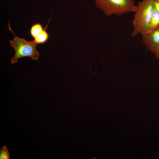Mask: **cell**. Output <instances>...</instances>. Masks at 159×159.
Returning <instances> with one entry per match:
<instances>
[{
	"label": "cell",
	"mask_w": 159,
	"mask_h": 159,
	"mask_svg": "<svg viewBox=\"0 0 159 159\" xmlns=\"http://www.w3.org/2000/svg\"><path fill=\"white\" fill-rule=\"evenodd\" d=\"M154 9L153 0H142L138 2L132 22V37L146 33Z\"/></svg>",
	"instance_id": "obj_1"
},
{
	"label": "cell",
	"mask_w": 159,
	"mask_h": 159,
	"mask_svg": "<svg viewBox=\"0 0 159 159\" xmlns=\"http://www.w3.org/2000/svg\"><path fill=\"white\" fill-rule=\"evenodd\" d=\"M94 2L96 6L107 16L134 12L137 7L134 0H95Z\"/></svg>",
	"instance_id": "obj_2"
},
{
	"label": "cell",
	"mask_w": 159,
	"mask_h": 159,
	"mask_svg": "<svg viewBox=\"0 0 159 159\" xmlns=\"http://www.w3.org/2000/svg\"><path fill=\"white\" fill-rule=\"evenodd\" d=\"M9 29L15 36L13 40L9 41L11 46L15 52V54L11 60V63L13 64L17 62L19 59L23 57H30L35 60L38 59L39 54L36 48L37 44L34 41H27L16 36L10 27L9 22Z\"/></svg>",
	"instance_id": "obj_3"
},
{
	"label": "cell",
	"mask_w": 159,
	"mask_h": 159,
	"mask_svg": "<svg viewBox=\"0 0 159 159\" xmlns=\"http://www.w3.org/2000/svg\"><path fill=\"white\" fill-rule=\"evenodd\" d=\"M142 36V42L146 49L152 52L159 44V26Z\"/></svg>",
	"instance_id": "obj_4"
},
{
	"label": "cell",
	"mask_w": 159,
	"mask_h": 159,
	"mask_svg": "<svg viewBox=\"0 0 159 159\" xmlns=\"http://www.w3.org/2000/svg\"><path fill=\"white\" fill-rule=\"evenodd\" d=\"M159 26V12L154 8L146 33L152 31Z\"/></svg>",
	"instance_id": "obj_5"
},
{
	"label": "cell",
	"mask_w": 159,
	"mask_h": 159,
	"mask_svg": "<svg viewBox=\"0 0 159 159\" xmlns=\"http://www.w3.org/2000/svg\"><path fill=\"white\" fill-rule=\"evenodd\" d=\"M48 23L42 32L34 38V40L37 44H43L48 39L49 36L46 30Z\"/></svg>",
	"instance_id": "obj_6"
},
{
	"label": "cell",
	"mask_w": 159,
	"mask_h": 159,
	"mask_svg": "<svg viewBox=\"0 0 159 159\" xmlns=\"http://www.w3.org/2000/svg\"><path fill=\"white\" fill-rule=\"evenodd\" d=\"M43 30L42 24L37 23L32 25L30 29V33L31 36L34 38Z\"/></svg>",
	"instance_id": "obj_7"
},
{
	"label": "cell",
	"mask_w": 159,
	"mask_h": 159,
	"mask_svg": "<svg viewBox=\"0 0 159 159\" xmlns=\"http://www.w3.org/2000/svg\"><path fill=\"white\" fill-rule=\"evenodd\" d=\"M0 159H10L8 148L5 146H3V147L0 149Z\"/></svg>",
	"instance_id": "obj_8"
},
{
	"label": "cell",
	"mask_w": 159,
	"mask_h": 159,
	"mask_svg": "<svg viewBox=\"0 0 159 159\" xmlns=\"http://www.w3.org/2000/svg\"><path fill=\"white\" fill-rule=\"evenodd\" d=\"M152 52L155 55L157 59L159 60V44L153 50Z\"/></svg>",
	"instance_id": "obj_9"
},
{
	"label": "cell",
	"mask_w": 159,
	"mask_h": 159,
	"mask_svg": "<svg viewBox=\"0 0 159 159\" xmlns=\"http://www.w3.org/2000/svg\"><path fill=\"white\" fill-rule=\"evenodd\" d=\"M154 8L159 12V0H153Z\"/></svg>",
	"instance_id": "obj_10"
}]
</instances>
